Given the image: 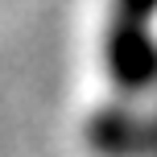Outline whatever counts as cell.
<instances>
[{"instance_id":"6da1fadb","label":"cell","mask_w":157,"mask_h":157,"mask_svg":"<svg viewBox=\"0 0 157 157\" xmlns=\"http://www.w3.org/2000/svg\"><path fill=\"white\" fill-rule=\"evenodd\" d=\"M153 13L157 0H116V17L108 29V71L124 91H141L157 75V50L149 37Z\"/></svg>"}]
</instances>
